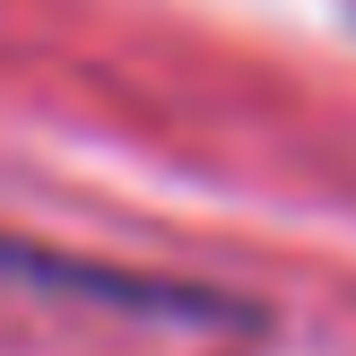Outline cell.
Instances as JSON below:
<instances>
[{
    "mask_svg": "<svg viewBox=\"0 0 356 356\" xmlns=\"http://www.w3.org/2000/svg\"><path fill=\"white\" fill-rule=\"evenodd\" d=\"M0 278L35 296H70V305H104V313H139V322H174V330H243L252 305L218 287H183V278H148V270H113V261H79L52 243H17L0 235Z\"/></svg>",
    "mask_w": 356,
    "mask_h": 356,
    "instance_id": "6da1fadb",
    "label": "cell"
}]
</instances>
